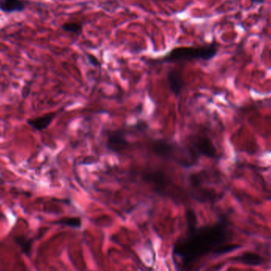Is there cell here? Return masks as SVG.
I'll return each instance as SVG.
<instances>
[{"mask_svg": "<svg viewBox=\"0 0 271 271\" xmlns=\"http://www.w3.org/2000/svg\"><path fill=\"white\" fill-rule=\"evenodd\" d=\"M175 147L176 144L165 140H156L153 142V150L154 153L165 159L172 160Z\"/></svg>", "mask_w": 271, "mask_h": 271, "instance_id": "cell-6", "label": "cell"}, {"mask_svg": "<svg viewBox=\"0 0 271 271\" xmlns=\"http://www.w3.org/2000/svg\"><path fill=\"white\" fill-rule=\"evenodd\" d=\"M218 53V45L215 41L200 46L177 47L168 52L161 61L165 63L202 60L209 61Z\"/></svg>", "mask_w": 271, "mask_h": 271, "instance_id": "cell-2", "label": "cell"}, {"mask_svg": "<svg viewBox=\"0 0 271 271\" xmlns=\"http://www.w3.org/2000/svg\"><path fill=\"white\" fill-rule=\"evenodd\" d=\"M239 248H241V246L238 245V244H225V245L221 246L220 248H217L215 251V252H214V254L220 255V254H226V253H229V252L236 250V249Z\"/></svg>", "mask_w": 271, "mask_h": 271, "instance_id": "cell-14", "label": "cell"}, {"mask_svg": "<svg viewBox=\"0 0 271 271\" xmlns=\"http://www.w3.org/2000/svg\"><path fill=\"white\" fill-rule=\"evenodd\" d=\"M144 179L153 184L157 193L160 194H168L167 193L168 192L167 189L169 187L171 182L165 173L159 172V171L148 172L144 174Z\"/></svg>", "mask_w": 271, "mask_h": 271, "instance_id": "cell-5", "label": "cell"}, {"mask_svg": "<svg viewBox=\"0 0 271 271\" xmlns=\"http://www.w3.org/2000/svg\"><path fill=\"white\" fill-rule=\"evenodd\" d=\"M190 145L195 151L197 155L208 158H216L217 152L212 140L206 135L194 136L191 139Z\"/></svg>", "mask_w": 271, "mask_h": 271, "instance_id": "cell-3", "label": "cell"}, {"mask_svg": "<svg viewBox=\"0 0 271 271\" xmlns=\"http://www.w3.org/2000/svg\"><path fill=\"white\" fill-rule=\"evenodd\" d=\"M234 261L244 265L259 266L264 262V258L256 253L244 252V254H240L239 256L234 258Z\"/></svg>", "mask_w": 271, "mask_h": 271, "instance_id": "cell-10", "label": "cell"}, {"mask_svg": "<svg viewBox=\"0 0 271 271\" xmlns=\"http://www.w3.org/2000/svg\"><path fill=\"white\" fill-rule=\"evenodd\" d=\"M87 59H88V61L90 62V64H92V65L95 66V67H97V66L99 67V66H101L99 60H98L95 56L87 54Z\"/></svg>", "mask_w": 271, "mask_h": 271, "instance_id": "cell-15", "label": "cell"}, {"mask_svg": "<svg viewBox=\"0 0 271 271\" xmlns=\"http://www.w3.org/2000/svg\"><path fill=\"white\" fill-rule=\"evenodd\" d=\"M229 222L221 217L213 225L187 229V234L174 245V256L179 258L185 267L191 266L197 258L213 253L217 248L227 244L230 239Z\"/></svg>", "mask_w": 271, "mask_h": 271, "instance_id": "cell-1", "label": "cell"}, {"mask_svg": "<svg viewBox=\"0 0 271 271\" xmlns=\"http://www.w3.org/2000/svg\"><path fill=\"white\" fill-rule=\"evenodd\" d=\"M83 23L79 21H67L61 26L62 30L65 32L80 35L83 33Z\"/></svg>", "mask_w": 271, "mask_h": 271, "instance_id": "cell-11", "label": "cell"}, {"mask_svg": "<svg viewBox=\"0 0 271 271\" xmlns=\"http://www.w3.org/2000/svg\"><path fill=\"white\" fill-rule=\"evenodd\" d=\"M56 115L57 113H49L36 118L29 119L28 125L37 131H43L49 127L53 119L55 118Z\"/></svg>", "mask_w": 271, "mask_h": 271, "instance_id": "cell-9", "label": "cell"}, {"mask_svg": "<svg viewBox=\"0 0 271 271\" xmlns=\"http://www.w3.org/2000/svg\"><path fill=\"white\" fill-rule=\"evenodd\" d=\"M16 242L21 247V250L25 254H30L31 252V246H32L30 239H27L26 237H17Z\"/></svg>", "mask_w": 271, "mask_h": 271, "instance_id": "cell-13", "label": "cell"}, {"mask_svg": "<svg viewBox=\"0 0 271 271\" xmlns=\"http://www.w3.org/2000/svg\"><path fill=\"white\" fill-rule=\"evenodd\" d=\"M129 140L122 129H115L109 132L106 139V146L110 152L121 153L129 147Z\"/></svg>", "mask_w": 271, "mask_h": 271, "instance_id": "cell-4", "label": "cell"}, {"mask_svg": "<svg viewBox=\"0 0 271 271\" xmlns=\"http://www.w3.org/2000/svg\"><path fill=\"white\" fill-rule=\"evenodd\" d=\"M58 223L59 225L74 228V229H79L82 225V220L79 217H69V218L61 219Z\"/></svg>", "mask_w": 271, "mask_h": 271, "instance_id": "cell-12", "label": "cell"}, {"mask_svg": "<svg viewBox=\"0 0 271 271\" xmlns=\"http://www.w3.org/2000/svg\"><path fill=\"white\" fill-rule=\"evenodd\" d=\"M168 83L169 88L174 96H178L185 86V81L180 70L172 69L168 73Z\"/></svg>", "mask_w": 271, "mask_h": 271, "instance_id": "cell-7", "label": "cell"}, {"mask_svg": "<svg viewBox=\"0 0 271 271\" xmlns=\"http://www.w3.org/2000/svg\"><path fill=\"white\" fill-rule=\"evenodd\" d=\"M26 8L24 0H0V11L5 14L19 13Z\"/></svg>", "mask_w": 271, "mask_h": 271, "instance_id": "cell-8", "label": "cell"}]
</instances>
